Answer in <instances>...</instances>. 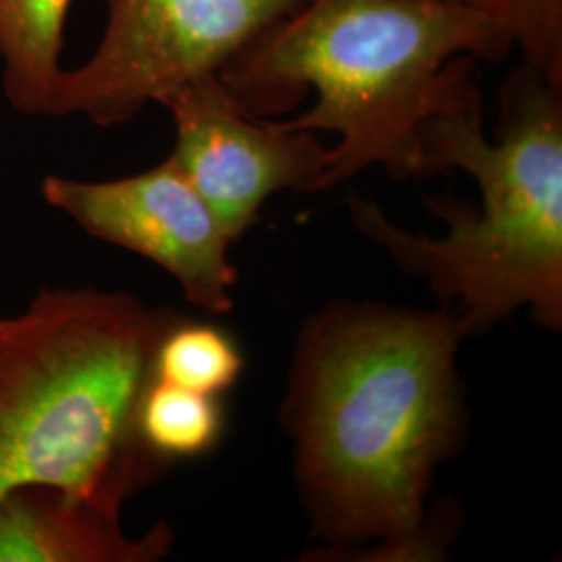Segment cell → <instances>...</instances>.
Returning <instances> with one entry per match:
<instances>
[{"label":"cell","instance_id":"cell-11","mask_svg":"<svg viewBox=\"0 0 562 562\" xmlns=\"http://www.w3.org/2000/svg\"><path fill=\"white\" fill-rule=\"evenodd\" d=\"M240 346L220 325L173 319L165 327L153 359V378L220 396L240 380Z\"/></svg>","mask_w":562,"mask_h":562},{"label":"cell","instance_id":"cell-10","mask_svg":"<svg viewBox=\"0 0 562 562\" xmlns=\"http://www.w3.org/2000/svg\"><path fill=\"white\" fill-rule=\"evenodd\" d=\"M225 415L220 396L150 378L142 392L136 434L161 467L209 454L222 442Z\"/></svg>","mask_w":562,"mask_h":562},{"label":"cell","instance_id":"cell-8","mask_svg":"<svg viewBox=\"0 0 562 562\" xmlns=\"http://www.w3.org/2000/svg\"><path fill=\"white\" fill-rule=\"evenodd\" d=\"M121 498L30 485L0 501V562H153L173 533L159 522L138 540L121 529Z\"/></svg>","mask_w":562,"mask_h":562},{"label":"cell","instance_id":"cell-3","mask_svg":"<svg viewBox=\"0 0 562 562\" xmlns=\"http://www.w3.org/2000/svg\"><path fill=\"white\" fill-rule=\"evenodd\" d=\"M448 169L475 180L482 206L431 199L448 223L440 240L402 229L359 196L348 199L355 227L443 301H459L464 338L521 306L561 329L562 88L517 65L504 81L496 140H487L475 67L467 71L419 132L417 178Z\"/></svg>","mask_w":562,"mask_h":562},{"label":"cell","instance_id":"cell-2","mask_svg":"<svg viewBox=\"0 0 562 562\" xmlns=\"http://www.w3.org/2000/svg\"><path fill=\"white\" fill-rule=\"evenodd\" d=\"M503 27L446 0H301L222 71L241 109L271 120L308 94L290 130L338 134L319 190L380 165L419 173V132L475 60L513 53Z\"/></svg>","mask_w":562,"mask_h":562},{"label":"cell","instance_id":"cell-5","mask_svg":"<svg viewBox=\"0 0 562 562\" xmlns=\"http://www.w3.org/2000/svg\"><path fill=\"white\" fill-rule=\"evenodd\" d=\"M301 0H106L101 44L59 76L48 117L81 115L111 127L148 102L220 74L246 44Z\"/></svg>","mask_w":562,"mask_h":562},{"label":"cell","instance_id":"cell-4","mask_svg":"<svg viewBox=\"0 0 562 562\" xmlns=\"http://www.w3.org/2000/svg\"><path fill=\"white\" fill-rule=\"evenodd\" d=\"M173 319L94 288H46L0 317V501L30 485L125 501L161 469L136 415Z\"/></svg>","mask_w":562,"mask_h":562},{"label":"cell","instance_id":"cell-12","mask_svg":"<svg viewBox=\"0 0 562 562\" xmlns=\"http://www.w3.org/2000/svg\"><path fill=\"white\" fill-rule=\"evenodd\" d=\"M498 23L521 63L562 88V0H446Z\"/></svg>","mask_w":562,"mask_h":562},{"label":"cell","instance_id":"cell-1","mask_svg":"<svg viewBox=\"0 0 562 562\" xmlns=\"http://www.w3.org/2000/svg\"><path fill=\"white\" fill-rule=\"evenodd\" d=\"M457 313L331 304L306 323L285 401L317 531L373 561H431L436 467L461 440Z\"/></svg>","mask_w":562,"mask_h":562},{"label":"cell","instance_id":"cell-6","mask_svg":"<svg viewBox=\"0 0 562 562\" xmlns=\"http://www.w3.org/2000/svg\"><path fill=\"white\" fill-rule=\"evenodd\" d=\"M161 104L171 113L178 134L169 157L199 192L229 244L257 223L262 204L273 194L319 192L329 146L315 132L248 115L220 74L183 83Z\"/></svg>","mask_w":562,"mask_h":562},{"label":"cell","instance_id":"cell-9","mask_svg":"<svg viewBox=\"0 0 562 562\" xmlns=\"http://www.w3.org/2000/svg\"><path fill=\"white\" fill-rule=\"evenodd\" d=\"M71 0H0L2 90L23 115H46Z\"/></svg>","mask_w":562,"mask_h":562},{"label":"cell","instance_id":"cell-7","mask_svg":"<svg viewBox=\"0 0 562 562\" xmlns=\"http://www.w3.org/2000/svg\"><path fill=\"white\" fill-rule=\"evenodd\" d=\"M42 196L86 234L159 265L190 304L215 315L232 308L236 269L227 261L229 240L171 157L120 180L46 176Z\"/></svg>","mask_w":562,"mask_h":562}]
</instances>
